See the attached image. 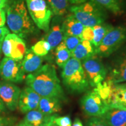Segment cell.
I'll return each instance as SVG.
<instances>
[{
	"label": "cell",
	"mask_w": 126,
	"mask_h": 126,
	"mask_svg": "<svg viewBox=\"0 0 126 126\" xmlns=\"http://www.w3.org/2000/svg\"><path fill=\"white\" fill-rule=\"evenodd\" d=\"M20 91V88L14 83L0 81V99L11 111H14L18 107Z\"/></svg>",
	"instance_id": "cell-11"
},
{
	"label": "cell",
	"mask_w": 126,
	"mask_h": 126,
	"mask_svg": "<svg viewBox=\"0 0 126 126\" xmlns=\"http://www.w3.org/2000/svg\"><path fill=\"white\" fill-rule=\"evenodd\" d=\"M9 0H0V8L4 9L6 7Z\"/></svg>",
	"instance_id": "cell-38"
},
{
	"label": "cell",
	"mask_w": 126,
	"mask_h": 126,
	"mask_svg": "<svg viewBox=\"0 0 126 126\" xmlns=\"http://www.w3.org/2000/svg\"><path fill=\"white\" fill-rule=\"evenodd\" d=\"M94 29L92 27H84L82 33L81 40H87L90 42L91 43L92 42L94 39Z\"/></svg>",
	"instance_id": "cell-30"
},
{
	"label": "cell",
	"mask_w": 126,
	"mask_h": 126,
	"mask_svg": "<svg viewBox=\"0 0 126 126\" xmlns=\"http://www.w3.org/2000/svg\"><path fill=\"white\" fill-rule=\"evenodd\" d=\"M50 23V28L46 32L44 39L50 44L51 50L56 48V47L63 42V34L62 29L63 17L53 16Z\"/></svg>",
	"instance_id": "cell-13"
},
{
	"label": "cell",
	"mask_w": 126,
	"mask_h": 126,
	"mask_svg": "<svg viewBox=\"0 0 126 126\" xmlns=\"http://www.w3.org/2000/svg\"><path fill=\"white\" fill-rule=\"evenodd\" d=\"M53 122L57 126H72V122L69 116H58L56 114L53 118Z\"/></svg>",
	"instance_id": "cell-28"
},
{
	"label": "cell",
	"mask_w": 126,
	"mask_h": 126,
	"mask_svg": "<svg viewBox=\"0 0 126 126\" xmlns=\"http://www.w3.org/2000/svg\"><path fill=\"white\" fill-rule=\"evenodd\" d=\"M15 119L13 117L0 116V126H14Z\"/></svg>",
	"instance_id": "cell-31"
},
{
	"label": "cell",
	"mask_w": 126,
	"mask_h": 126,
	"mask_svg": "<svg viewBox=\"0 0 126 126\" xmlns=\"http://www.w3.org/2000/svg\"><path fill=\"white\" fill-rule=\"evenodd\" d=\"M25 3L30 16L36 27L47 32L54 15L46 0H25Z\"/></svg>",
	"instance_id": "cell-5"
},
{
	"label": "cell",
	"mask_w": 126,
	"mask_h": 126,
	"mask_svg": "<svg viewBox=\"0 0 126 126\" xmlns=\"http://www.w3.org/2000/svg\"><path fill=\"white\" fill-rule=\"evenodd\" d=\"M92 28L94 29V36L91 43L96 48L101 43L105 36L113 28V26L110 23L103 22L101 24L96 25Z\"/></svg>",
	"instance_id": "cell-23"
},
{
	"label": "cell",
	"mask_w": 126,
	"mask_h": 126,
	"mask_svg": "<svg viewBox=\"0 0 126 126\" xmlns=\"http://www.w3.org/2000/svg\"><path fill=\"white\" fill-rule=\"evenodd\" d=\"M61 100L56 97H41L37 109L45 114H55L62 110Z\"/></svg>",
	"instance_id": "cell-18"
},
{
	"label": "cell",
	"mask_w": 126,
	"mask_h": 126,
	"mask_svg": "<svg viewBox=\"0 0 126 126\" xmlns=\"http://www.w3.org/2000/svg\"><path fill=\"white\" fill-rule=\"evenodd\" d=\"M72 126H83L82 123L79 118H76L74 121L73 124H72Z\"/></svg>",
	"instance_id": "cell-36"
},
{
	"label": "cell",
	"mask_w": 126,
	"mask_h": 126,
	"mask_svg": "<svg viewBox=\"0 0 126 126\" xmlns=\"http://www.w3.org/2000/svg\"><path fill=\"white\" fill-rule=\"evenodd\" d=\"M53 115L45 114L36 109L26 113L23 122L27 126H44L51 119Z\"/></svg>",
	"instance_id": "cell-20"
},
{
	"label": "cell",
	"mask_w": 126,
	"mask_h": 126,
	"mask_svg": "<svg viewBox=\"0 0 126 126\" xmlns=\"http://www.w3.org/2000/svg\"><path fill=\"white\" fill-rule=\"evenodd\" d=\"M126 42V26L123 25L113 26L96 48V55L99 57H108Z\"/></svg>",
	"instance_id": "cell-6"
},
{
	"label": "cell",
	"mask_w": 126,
	"mask_h": 126,
	"mask_svg": "<svg viewBox=\"0 0 126 126\" xmlns=\"http://www.w3.org/2000/svg\"><path fill=\"white\" fill-rule=\"evenodd\" d=\"M80 103L83 112L90 117H102L110 109L95 88L86 92Z\"/></svg>",
	"instance_id": "cell-7"
},
{
	"label": "cell",
	"mask_w": 126,
	"mask_h": 126,
	"mask_svg": "<svg viewBox=\"0 0 126 126\" xmlns=\"http://www.w3.org/2000/svg\"><path fill=\"white\" fill-rule=\"evenodd\" d=\"M86 126H109L100 117H92L88 120Z\"/></svg>",
	"instance_id": "cell-29"
},
{
	"label": "cell",
	"mask_w": 126,
	"mask_h": 126,
	"mask_svg": "<svg viewBox=\"0 0 126 126\" xmlns=\"http://www.w3.org/2000/svg\"><path fill=\"white\" fill-rule=\"evenodd\" d=\"M67 1L70 4H72V5H74L82 4L83 2H86L88 0H67Z\"/></svg>",
	"instance_id": "cell-34"
},
{
	"label": "cell",
	"mask_w": 126,
	"mask_h": 126,
	"mask_svg": "<svg viewBox=\"0 0 126 126\" xmlns=\"http://www.w3.org/2000/svg\"><path fill=\"white\" fill-rule=\"evenodd\" d=\"M62 68L61 77L63 84L71 92L81 94L90 87L81 61L71 57Z\"/></svg>",
	"instance_id": "cell-3"
},
{
	"label": "cell",
	"mask_w": 126,
	"mask_h": 126,
	"mask_svg": "<svg viewBox=\"0 0 126 126\" xmlns=\"http://www.w3.org/2000/svg\"><path fill=\"white\" fill-rule=\"evenodd\" d=\"M72 14L85 27H94L105 22L108 15L107 11L98 4L88 0L85 2L69 8Z\"/></svg>",
	"instance_id": "cell-4"
},
{
	"label": "cell",
	"mask_w": 126,
	"mask_h": 126,
	"mask_svg": "<svg viewBox=\"0 0 126 126\" xmlns=\"http://www.w3.org/2000/svg\"><path fill=\"white\" fill-rule=\"evenodd\" d=\"M7 108L6 107L4 102L2 101L1 99H0V114L4 113L5 111H7Z\"/></svg>",
	"instance_id": "cell-35"
},
{
	"label": "cell",
	"mask_w": 126,
	"mask_h": 126,
	"mask_svg": "<svg viewBox=\"0 0 126 126\" xmlns=\"http://www.w3.org/2000/svg\"><path fill=\"white\" fill-rule=\"evenodd\" d=\"M31 49L37 56L44 57L48 54L51 50V47L50 44L43 39L34 44Z\"/></svg>",
	"instance_id": "cell-26"
},
{
	"label": "cell",
	"mask_w": 126,
	"mask_h": 126,
	"mask_svg": "<svg viewBox=\"0 0 126 126\" xmlns=\"http://www.w3.org/2000/svg\"><path fill=\"white\" fill-rule=\"evenodd\" d=\"M0 59H1V56H0ZM0 62H1V61H0Z\"/></svg>",
	"instance_id": "cell-41"
},
{
	"label": "cell",
	"mask_w": 126,
	"mask_h": 126,
	"mask_svg": "<svg viewBox=\"0 0 126 126\" xmlns=\"http://www.w3.org/2000/svg\"><path fill=\"white\" fill-rule=\"evenodd\" d=\"M26 50L25 41L14 33H9L6 36L1 48V51L6 57L16 60L23 59Z\"/></svg>",
	"instance_id": "cell-10"
},
{
	"label": "cell",
	"mask_w": 126,
	"mask_h": 126,
	"mask_svg": "<svg viewBox=\"0 0 126 126\" xmlns=\"http://www.w3.org/2000/svg\"><path fill=\"white\" fill-rule=\"evenodd\" d=\"M106 77L114 84L126 82V54L116 61Z\"/></svg>",
	"instance_id": "cell-14"
},
{
	"label": "cell",
	"mask_w": 126,
	"mask_h": 126,
	"mask_svg": "<svg viewBox=\"0 0 126 126\" xmlns=\"http://www.w3.org/2000/svg\"><path fill=\"white\" fill-rule=\"evenodd\" d=\"M41 96L32 88L26 86L20 91L18 108L22 113H26L37 109Z\"/></svg>",
	"instance_id": "cell-12"
},
{
	"label": "cell",
	"mask_w": 126,
	"mask_h": 126,
	"mask_svg": "<svg viewBox=\"0 0 126 126\" xmlns=\"http://www.w3.org/2000/svg\"><path fill=\"white\" fill-rule=\"evenodd\" d=\"M0 77L5 81L12 83L22 82L26 78L22 67V60H16L6 57L3 58L0 62Z\"/></svg>",
	"instance_id": "cell-9"
},
{
	"label": "cell",
	"mask_w": 126,
	"mask_h": 126,
	"mask_svg": "<svg viewBox=\"0 0 126 126\" xmlns=\"http://www.w3.org/2000/svg\"><path fill=\"white\" fill-rule=\"evenodd\" d=\"M72 57L81 62L96 55V48L90 42L82 40L72 53Z\"/></svg>",
	"instance_id": "cell-19"
},
{
	"label": "cell",
	"mask_w": 126,
	"mask_h": 126,
	"mask_svg": "<svg viewBox=\"0 0 126 126\" xmlns=\"http://www.w3.org/2000/svg\"><path fill=\"white\" fill-rule=\"evenodd\" d=\"M55 115H56V114H53V116H52L51 119H50V120L48 121V122H47V123L44 126H57L56 124L54 123V122H53V118H54V117L55 116Z\"/></svg>",
	"instance_id": "cell-37"
},
{
	"label": "cell",
	"mask_w": 126,
	"mask_h": 126,
	"mask_svg": "<svg viewBox=\"0 0 126 126\" xmlns=\"http://www.w3.org/2000/svg\"><path fill=\"white\" fill-rule=\"evenodd\" d=\"M119 85L120 86H122V87L126 88V82H124V83H119Z\"/></svg>",
	"instance_id": "cell-40"
},
{
	"label": "cell",
	"mask_w": 126,
	"mask_h": 126,
	"mask_svg": "<svg viewBox=\"0 0 126 126\" xmlns=\"http://www.w3.org/2000/svg\"><path fill=\"white\" fill-rule=\"evenodd\" d=\"M43 61V57L37 56L31 49L27 50L23 60H22L23 71L28 74L35 72L42 67Z\"/></svg>",
	"instance_id": "cell-16"
},
{
	"label": "cell",
	"mask_w": 126,
	"mask_h": 126,
	"mask_svg": "<svg viewBox=\"0 0 126 126\" xmlns=\"http://www.w3.org/2000/svg\"><path fill=\"white\" fill-rule=\"evenodd\" d=\"M6 23V14L4 9L0 8V28L4 27Z\"/></svg>",
	"instance_id": "cell-33"
},
{
	"label": "cell",
	"mask_w": 126,
	"mask_h": 126,
	"mask_svg": "<svg viewBox=\"0 0 126 126\" xmlns=\"http://www.w3.org/2000/svg\"><path fill=\"white\" fill-rule=\"evenodd\" d=\"M71 57V53L69 51L63 42H61L55 48L56 63L59 67L63 68L64 64Z\"/></svg>",
	"instance_id": "cell-25"
},
{
	"label": "cell",
	"mask_w": 126,
	"mask_h": 126,
	"mask_svg": "<svg viewBox=\"0 0 126 126\" xmlns=\"http://www.w3.org/2000/svg\"><path fill=\"white\" fill-rule=\"evenodd\" d=\"M81 63L90 86L95 87L106 79L108 70L97 55L85 60Z\"/></svg>",
	"instance_id": "cell-8"
},
{
	"label": "cell",
	"mask_w": 126,
	"mask_h": 126,
	"mask_svg": "<svg viewBox=\"0 0 126 126\" xmlns=\"http://www.w3.org/2000/svg\"><path fill=\"white\" fill-rule=\"evenodd\" d=\"M109 126H126V110L110 108L102 116Z\"/></svg>",
	"instance_id": "cell-17"
},
{
	"label": "cell",
	"mask_w": 126,
	"mask_h": 126,
	"mask_svg": "<svg viewBox=\"0 0 126 126\" xmlns=\"http://www.w3.org/2000/svg\"><path fill=\"white\" fill-rule=\"evenodd\" d=\"M85 26L72 14L63 19L62 29L64 36H77L81 38Z\"/></svg>",
	"instance_id": "cell-15"
},
{
	"label": "cell",
	"mask_w": 126,
	"mask_h": 126,
	"mask_svg": "<svg viewBox=\"0 0 126 126\" xmlns=\"http://www.w3.org/2000/svg\"><path fill=\"white\" fill-rule=\"evenodd\" d=\"M110 108H119L126 110V88L115 84L113 101Z\"/></svg>",
	"instance_id": "cell-22"
},
{
	"label": "cell",
	"mask_w": 126,
	"mask_h": 126,
	"mask_svg": "<svg viewBox=\"0 0 126 126\" xmlns=\"http://www.w3.org/2000/svg\"><path fill=\"white\" fill-rule=\"evenodd\" d=\"M9 33V31L5 26L0 28V52H1L2 43L4 42L5 37Z\"/></svg>",
	"instance_id": "cell-32"
},
{
	"label": "cell",
	"mask_w": 126,
	"mask_h": 126,
	"mask_svg": "<svg viewBox=\"0 0 126 126\" xmlns=\"http://www.w3.org/2000/svg\"><path fill=\"white\" fill-rule=\"evenodd\" d=\"M26 85L38 94L41 97H56L64 98V92L58 78L56 68L46 64L25 78Z\"/></svg>",
	"instance_id": "cell-1"
},
{
	"label": "cell",
	"mask_w": 126,
	"mask_h": 126,
	"mask_svg": "<svg viewBox=\"0 0 126 126\" xmlns=\"http://www.w3.org/2000/svg\"><path fill=\"white\" fill-rule=\"evenodd\" d=\"M5 9L6 22L14 34L23 39L37 32V27L30 16L25 0H9Z\"/></svg>",
	"instance_id": "cell-2"
},
{
	"label": "cell",
	"mask_w": 126,
	"mask_h": 126,
	"mask_svg": "<svg viewBox=\"0 0 126 126\" xmlns=\"http://www.w3.org/2000/svg\"><path fill=\"white\" fill-rule=\"evenodd\" d=\"M98 4L106 11L115 15H119L124 11L123 0H91Z\"/></svg>",
	"instance_id": "cell-21"
},
{
	"label": "cell",
	"mask_w": 126,
	"mask_h": 126,
	"mask_svg": "<svg viewBox=\"0 0 126 126\" xmlns=\"http://www.w3.org/2000/svg\"><path fill=\"white\" fill-rule=\"evenodd\" d=\"M46 1L54 16L63 17L67 14L70 4L67 0H46Z\"/></svg>",
	"instance_id": "cell-24"
},
{
	"label": "cell",
	"mask_w": 126,
	"mask_h": 126,
	"mask_svg": "<svg viewBox=\"0 0 126 126\" xmlns=\"http://www.w3.org/2000/svg\"><path fill=\"white\" fill-rule=\"evenodd\" d=\"M81 40V39L79 37L72 36H64L63 39V42L65 44L69 51L71 53V54L75 47L78 46Z\"/></svg>",
	"instance_id": "cell-27"
},
{
	"label": "cell",
	"mask_w": 126,
	"mask_h": 126,
	"mask_svg": "<svg viewBox=\"0 0 126 126\" xmlns=\"http://www.w3.org/2000/svg\"><path fill=\"white\" fill-rule=\"evenodd\" d=\"M14 126H27L26 125V124H25L24 122H22L19 123L18 124H16Z\"/></svg>",
	"instance_id": "cell-39"
}]
</instances>
